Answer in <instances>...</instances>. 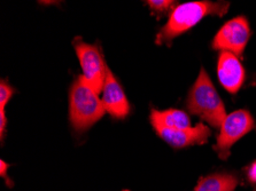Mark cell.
Instances as JSON below:
<instances>
[{
  "label": "cell",
  "instance_id": "6da1fadb",
  "mask_svg": "<svg viewBox=\"0 0 256 191\" xmlns=\"http://www.w3.org/2000/svg\"><path fill=\"white\" fill-rule=\"evenodd\" d=\"M228 7L230 3L226 1H193L178 5L170 14L166 24L158 33L155 42L158 45H170L174 38L186 32L208 15H226Z\"/></svg>",
  "mask_w": 256,
  "mask_h": 191
},
{
  "label": "cell",
  "instance_id": "7a4b0ae2",
  "mask_svg": "<svg viewBox=\"0 0 256 191\" xmlns=\"http://www.w3.org/2000/svg\"><path fill=\"white\" fill-rule=\"evenodd\" d=\"M69 111L72 127L77 132H84L98 122L106 109L98 93L92 88L83 76L74 81L69 97Z\"/></svg>",
  "mask_w": 256,
  "mask_h": 191
},
{
  "label": "cell",
  "instance_id": "3957f363",
  "mask_svg": "<svg viewBox=\"0 0 256 191\" xmlns=\"http://www.w3.org/2000/svg\"><path fill=\"white\" fill-rule=\"evenodd\" d=\"M188 109L212 127L222 126L226 117L223 101L204 68L200 70L199 77L190 91Z\"/></svg>",
  "mask_w": 256,
  "mask_h": 191
},
{
  "label": "cell",
  "instance_id": "277c9868",
  "mask_svg": "<svg viewBox=\"0 0 256 191\" xmlns=\"http://www.w3.org/2000/svg\"><path fill=\"white\" fill-rule=\"evenodd\" d=\"M255 127V120L247 110H236L226 115L220 126V132L217 136V142L214 149L220 159L226 161L230 156L231 147L250 133Z\"/></svg>",
  "mask_w": 256,
  "mask_h": 191
},
{
  "label": "cell",
  "instance_id": "5b68a950",
  "mask_svg": "<svg viewBox=\"0 0 256 191\" xmlns=\"http://www.w3.org/2000/svg\"><path fill=\"white\" fill-rule=\"evenodd\" d=\"M250 37V28L246 17L238 16L226 22L212 40V48L242 56Z\"/></svg>",
  "mask_w": 256,
  "mask_h": 191
},
{
  "label": "cell",
  "instance_id": "8992f818",
  "mask_svg": "<svg viewBox=\"0 0 256 191\" xmlns=\"http://www.w3.org/2000/svg\"><path fill=\"white\" fill-rule=\"evenodd\" d=\"M74 45L83 69V77L99 94L104 89L108 71L102 52L96 46L85 44L82 40H76Z\"/></svg>",
  "mask_w": 256,
  "mask_h": 191
},
{
  "label": "cell",
  "instance_id": "52a82bcc",
  "mask_svg": "<svg viewBox=\"0 0 256 191\" xmlns=\"http://www.w3.org/2000/svg\"><path fill=\"white\" fill-rule=\"evenodd\" d=\"M153 127L156 130V133L174 149L194 146V144H204L207 142L212 134L209 127L202 123H199L196 127L185 128V130H174L164 126Z\"/></svg>",
  "mask_w": 256,
  "mask_h": 191
},
{
  "label": "cell",
  "instance_id": "ba28073f",
  "mask_svg": "<svg viewBox=\"0 0 256 191\" xmlns=\"http://www.w3.org/2000/svg\"><path fill=\"white\" fill-rule=\"evenodd\" d=\"M217 76L222 86L236 94L244 85L246 73L238 56L230 52H222L217 62Z\"/></svg>",
  "mask_w": 256,
  "mask_h": 191
},
{
  "label": "cell",
  "instance_id": "9c48e42d",
  "mask_svg": "<svg viewBox=\"0 0 256 191\" xmlns=\"http://www.w3.org/2000/svg\"><path fill=\"white\" fill-rule=\"evenodd\" d=\"M102 103L106 111L114 118L122 119L126 117L130 111L129 102L121 85L115 79L110 69L107 71L106 81L102 89Z\"/></svg>",
  "mask_w": 256,
  "mask_h": 191
},
{
  "label": "cell",
  "instance_id": "30bf717a",
  "mask_svg": "<svg viewBox=\"0 0 256 191\" xmlns=\"http://www.w3.org/2000/svg\"><path fill=\"white\" fill-rule=\"evenodd\" d=\"M150 122L153 126H164L174 130L191 128V119L188 114L177 109H169L164 111L153 110L150 115Z\"/></svg>",
  "mask_w": 256,
  "mask_h": 191
},
{
  "label": "cell",
  "instance_id": "8fae6325",
  "mask_svg": "<svg viewBox=\"0 0 256 191\" xmlns=\"http://www.w3.org/2000/svg\"><path fill=\"white\" fill-rule=\"evenodd\" d=\"M238 178L230 173H215L200 179L194 191H234Z\"/></svg>",
  "mask_w": 256,
  "mask_h": 191
},
{
  "label": "cell",
  "instance_id": "7c38bea8",
  "mask_svg": "<svg viewBox=\"0 0 256 191\" xmlns=\"http://www.w3.org/2000/svg\"><path fill=\"white\" fill-rule=\"evenodd\" d=\"M13 93L14 89L8 84H6L5 81L2 80V85H0V108H2V110H4L5 105L8 103Z\"/></svg>",
  "mask_w": 256,
  "mask_h": 191
},
{
  "label": "cell",
  "instance_id": "4fadbf2b",
  "mask_svg": "<svg viewBox=\"0 0 256 191\" xmlns=\"http://www.w3.org/2000/svg\"><path fill=\"white\" fill-rule=\"evenodd\" d=\"M148 6L156 13H164L166 10H168L170 7H172L174 1H169V0H162V1H158V0H150L147 1Z\"/></svg>",
  "mask_w": 256,
  "mask_h": 191
},
{
  "label": "cell",
  "instance_id": "5bb4252c",
  "mask_svg": "<svg viewBox=\"0 0 256 191\" xmlns=\"http://www.w3.org/2000/svg\"><path fill=\"white\" fill-rule=\"evenodd\" d=\"M246 178L252 185H256V161L250 164L246 170Z\"/></svg>",
  "mask_w": 256,
  "mask_h": 191
},
{
  "label": "cell",
  "instance_id": "9a60e30c",
  "mask_svg": "<svg viewBox=\"0 0 256 191\" xmlns=\"http://www.w3.org/2000/svg\"><path fill=\"white\" fill-rule=\"evenodd\" d=\"M6 117L4 110H0V134H2V140L4 139V133H5V126H6Z\"/></svg>",
  "mask_w": 256,
  "mask_h": 191
},
{
  "label": "cell",
  "instance_id": "2e32d148",
  "mask_svg": "<svg viewBox=\"0 0 256 191\" xmlns=\"http://www.w3.org/2000/svg\"><path fill=\"white\" fill-rule=\"evenodd\" d=\"M124 191H129V190H124Z\"/></svg>",
  "mask_w": 256,
  "mask_h": 191
},
{
  "label": "cell",
  "instance_id": "e0dca14e",
  "mask_svg": "<svg viewBox=\"0 0 256 191\" xmlns=\"http://www.w3.org/2000/svg\"><path fill=\"white\" fill-rule=\"evenodd\" d=\"M254 191H256V189H255V190H254Z\"/></svg>",
  "mask_w": 256,
  "mask_h": 191
}]
</instances>
